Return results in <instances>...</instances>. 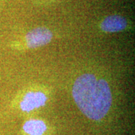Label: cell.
I'll use <instances>...</instances> for the list:
<instances>
[{
  "label": "cell",
  "mask_w": 135,
  "mask_h": 135,
  "mask_svg": "<svg viewBox=\"0 0 135 135\" xmlns=\"http://www.w3.org/2000/svg\"><path fill=\"white\" fill-rule=\"evenodd\" d=\"M128 26V20L120 15H110L101 21V29L107 33L119 32L126 30Z\"/></svg>",
  "instance_id": "4"
},
{
  "label": "cell",
  "mask_w": 135,
  "mask_h": 135,
  "mask_svg": "<svg viewBox=\"0 0 135 135\" xmlns=\"http://www.w3.org/2000/svg\"><path fill=\"white\" fill-rule=\"evenodd\" d=\"M47 100V94L42 90H29L21 97L20 108L24 112H31L44 106Z\"/></svg>",
  "instance_id": "3"
},
{
  "label": "cell",
  "mask_w": 135,
  "mask_h": 135,
  "mask_svg": "<svg viewBox=\"0 0 135 135\" xmlns=\"http://www.w3.org/2000/svg\"><path fill=\"white\" fill-rule=\"evenodd\" d=\"M53 38L52 31L47 27H37L26 34L20 47L23 49H35L48 44Z\"/></svg>",
  "instance_id": "2"
},
{
  "label": "cell",
  "mask_w": 135,
  "mask_h": 135,
  "mask_svg": "<svg viewBox=\"0 0 135 135\" xmlns=\"http://www.w3.org/2000/svg\"><path fill=\"white\" fill-rule=\"evenodd\" d=\"M23 128L29 135H43L47 131V125L40 119H30L25 122Z\"/></svg>",
  "instance_id": "5"
},
{
  "label": "cell",
  "mask_w": 135,
  "mask_h": 135,
  "mask_svg": "<svg viewBox=\"0 0 135 135\" xmlns=\"http://www.w3.org/2000/svg\"><path fill=\"white\" fill-rule=\"evenodd\" d=\"M71 92L78 109L89 119L101 120L112 106L113 95L108 82L92 73L78 76Z\"/></svg>",
  "instance_id": "1"
}]
</instances>
